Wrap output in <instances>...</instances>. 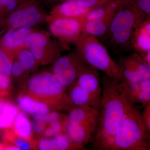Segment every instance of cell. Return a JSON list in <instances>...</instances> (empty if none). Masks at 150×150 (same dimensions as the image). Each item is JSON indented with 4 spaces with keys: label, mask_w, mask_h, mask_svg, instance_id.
<instances>
[{
    "label": "cell",
    "mask_w": 150,
    "mask_h": 150,
    "mask_svg": "<svg viewBox=\"0 0 150 150\" xmlns=\"http://www.w3.org/2000/svg\"><path fill=\"white\" fill-rule=\"evenodd\" d=\"M120 81L119 79L105 74L102 78L98 126L114 135L119 129L123 117L133 105L121 88Z\"/></svg>",
    "instance_id": "6da1fadb"
},
{
    "label": "cell",
    "mask_w": 150,
    "mask_h": 150,
    "mask_svg": "<svg viewBox=\"0 0 150 150\" xmlns=\"http://www.w3.org/2000/svg\"><path fill=\"white\" fill-rule=\"evenodd\" d=\"M25 93L33 99L50 105L54 110L69 111L75 107L67 88L51 73H41L30 78L25 86Z\"/></svg>",
    "instance_id": "7a4b0ae2"
},
{
    "label": "cell",
    "mask_w": 150,
    "mask_h": 150,
    "mask_svg": "<svg viewBox=\"0 0 150 150\" xmlns=\"http://www.w3.org/2000/svg\"><path fill=\"white\" fill-rule=\"evenodd\" d=\"M148 17L135 6H120L105 34L110 46L118 51H126L131 48L134 33Z\"/></svg>",
    "instance_id": "3957f363"
},
{
    "label": "cell",
    "mask_w": 150,
    "mask_h": 150,
    "mask_svg": "<svg viewBox=\"0 0 150 150\" xmlns=\"http://www.w3.org/2000/svg\"><path fill=\"white\" fill-rule=\"evenodd\" d=\"M150 132L143 123L141 113L130 107L115 134L114 150H149Z\"/></svg>",
    "instance_id": "277c9868"
},
{
    "label": "cell",
    "mask_w": 150,
    "mask_h": 150,
    "mask_svg": "<svg viewBox=\"0 0 150 150\" xmlns=\"http://www.w3.org/2000/svg\"><path fill=\"white\" fill-rule=\"evenodd\" d=\"M96 37L82 34L78 41V54L87 64L101 71L105 75L123 80V75L118 64Z\"/></svg>",
    "instance_id": "5b68a950"
},
{
    "label": "cell",
    "mask_w": 150,
    "mask_h": 150,
    "mask_svg": "<svg viewBox=\"0 0 150 150\" xmlns=\"http://www.w3.org/2000/svg\"><path fill=\"white\" fill-rule=\"evenodd\" d=\"M91 66L79 54L62 56L57 59L53 68V74L63 86L67 89L76 82L79 77Z\"/></svg>",
    "instance_id": "8992f818"
},
{
    "label": "cell",
    "mask_w": 150,
    "mask_h": 150,
    "mask_svg": "<svg viewBox=\"0 0 150 150\" xmlns=\"http://www.w3.org/2000/svg\"><path fill=\"white\" fill-rule=\"evenodd\" d=\"M118 64L123 75V80L127 82L137 83L150 79V65L137 53L121 58Z\"/></svg>",
    "instance_id": "52a82bcc"
},
{
    "label": "cell",
    "mask_w": 150,
    "mask_h": 150,
    "mask_svg": "<svg viewBox=\"0 0 150 150\" xmlns=\"http://www.w3.org/2000/svg\"><path fill=\"white\" fill-rule=\"evenodd\" d=\"M83 18H62L51 23V32L56 36L64 39L79 40L82 34Z\"/></svg>",
    "instance_id": "ba28073f"
},
{
    "label": "cell",
    "mask_w": 150,
    "mask_h": 150,
    "mask_svg": "<svg viewBox=\"0 0 150 150\" xmlns=\"http://www.w3.org/2000/svg\"><path fill=\"white\" fill-rule=\"evenodd\" d=\"M120 87L132 105L141 103L145 106L150 103V80L129 83L120 80Z\"/></svg>",
    "instance_id": "9c48e42d"
},
{
    "label": "cell",
    "mask_w": 150,
    "mask_h": 150,
    "mask_svg": "<svg viewBox=\"0 0 150 150\" xmlns=\"http://www.w3.org/2000/svg\"><path fill=\"white\" fill-rule=\"evenodd\" d=\"M120 7L119 5L115 3H112L108 6L107 12L102 18L84 23L82 34L92 35L95 37L105 35L113 16Z\"/></svg>",
    "instance_id": "30bf717a"
},
{
    "label": "cell",
    "mask_w": 150,
    "mask_h": 150,
    "mask_svg": "<svg viewBox=\"0 0 150 150\" xmlns=\"http://www.w3.org/2000/svg\"><path fill=\"white\" fill-rule=\"evenodd\" d=\"M98 126L70 121L68 119L66 133L76 144L84 147L95 135Z\"/></svg>",
    "instance_id": "8fae6325"
},
{
    "label": "cell",
    "mask_w": 150,
    "mask_h": 150,
    "mask_svg": "<svg viewBox=\"0 0 150 150\" xmlns=\"http://www.w3.org/2000/svg\"><path fill=\"white\" fill-rule=\"evenodd\" d=\"M75 83L100 102L102 87L97 70L93 67H90L79 77Z\"/></svg>",
    "instance_id": "7c38bea8"
},
{
    "label": "cell",
    "mask_w": 150,
    "mask_h": 150,
    "mask_svg": "<svg viewBox=\"0 0 150 150\" xmlns=\"http://www.w3.org/2000/svg\"><path fill=\"white\" fill-rule=\"evenodd\" d=\"M40 19L41 15L37 9L30 6L13 12L10 17L9 23L14 28L29 27L37 23Z\"/></svg>",
    "instance_id": "4fadbf2b"
},
{
    "label": "cell",
    "mask_w": 150,
    "mask_h": 150,
    "mask_svg": "<svg viewBox=\"0 0 150 150\" xmlns=\"http://www.w3.org/2000/svg\"><path fill=\"white\" fill-rule=\"evenodd\" d=\"M67 115L70 121L98 126L99 111L91 106H75L69 111Z\"/></svg>",
    "instance_id": "5bb4252c"
},
{
    "label": "cell",
    "mask_w": 150,
    "mask_h": 150,
    "mask_svg": "<svg viewBox=\"0 0 150 150\" xmlns=\"http://www.w3.org/2000/svg\"><path fill=\"white\" fill-rule=\"evenodd\" d=\"M68 95L75 106H91L99 109L100 102L76 83L70 87Z\"/></svg>",
    "instance_id": "9a60e30c"
},
{
    "label": "cell",
    "mask_w": 150,
    "mask_h": 150,
    "mask_svg": "<svg viewBox=\"0 0 150 150\" xmlns=\"http://www.w3.org/2000/svg\"><path fill=\"white\" fill-rule=\"evenodd\" d=\"M17 103L22 111L30 115H45L51 110H54L50 105L37 101L26 95L20 96Z\"/></svg>",
    "instance_id": "2e32d148"
},
{
    "label": "cell",
    "mask_w": 150,
    "mask_h": 150,
    "mask_svg": "<svg viewBox=\"0 0 150 150\" xmlns=\"http://www.w3.org/2000/svg\"><path fill=\"white\" fill-rule=\"evenodd\" d=\"M11 129L17 136L31 143L33 134L31 122L23 112H19Z\"/></svg>",
    "instance_id": "e0dca14e"
},
{
    "label": "cell",
    "mask_w": 150,
    "mask_h": 150,
    "mask_svg": "<svg viewBox=\"0 0 150 150\" xmlns=\"http://www.w3.org/2000/svg\"><path fill=\"white\" fill-rule=\"evenodd\" d=\"M145 21L135 30L131 42V48L141 53L150 51V33L145 27Z\"/></svg>",
    "instance_id": "ac0fdd59"
},
{
    "label": "cell",
    "mask_w": 150,
    "mask_h": 150,
    "mask_svg": "<svg viewBox=\"0 0 150 150\" xmlns=\"http://www.w3.org/2000/svg\"><path fill=\"white\" fill-rule=\"evenodd\" d=\"M30 32L31 29L29 27H21L16 30L8 31L3 38L2 42L3 46L8 48L20 46L25 42Z\"/></svg>",
    "instance_id": "d6986e66"
},
{
    "label": "cell",
    "mask_w": 150,
    "mask_h": 150,
    "mask_svg": "<svg viewBox=\"0 0 150 150\" xmlns=\"http://www.w3.org/2000/svg\"><path fill=\"white\" fill-rule=\"evenodd\" d=\"M25 42L35 60H40L43 58L44 48L47 43L45 36L40 33H31L26 38Z\"/></svg>",
    "instance_id": "ffe728a7"
},
{
    "label": "cell",
    "mask_w": 150,
    "mask_h": 150,
    "mask_svg": "<svg viewBox=\"0 0 150 150\" xmlns=\"http://www.w3.org/2000/svg\"><path fill=\"white\" fill-rule=\"evenodd\" d=\"M115 135L110 134L102 127L98 126L93 146L96 149L114 150Z\"/></svg>",
    "instance_id": "44dd1931"
},
{
    "label": "cell",
    "mask_w": 150,
    "mask_h": 150,
    "mask_svg": "<svg viewBox=\"0 0 150 150\" xmlns=\"http://www.w3.org/2000/svg\"><path fill=\"white\" fill-rule=\"evenodd\" d=\"M91 10L80 6L76 1H71L63 4L59 8V12L64 18H83Z\"/></svg>",
    "instance_id": "7402d4cb"
},
{
    "label": "cell",
    "mask_w": 150,
    "mask_h": 150,
    "mask_svg": "<svg viewBox=\"0 0 150 150\" xmlns=\"http://www.w3.org/2000/svg\"><path fill=\"white\" fill-rule=\"evenodd\" d=\"M19 112L18 108L12 103L6 101L0 113V129H11Z\"/></svg>",
    "instance_id": "603a6c76"
},
{
    "label": "cell",
    "mask_w": 150,
    "mask_h": 150,
    "mask_svg": "<svg viewBox=\"0 0 150 150\" xmlns=\"http://www.w3.org/2000/svg\"><path fill=\"white\" fill-rule=\"evenodd\" d=\"M51 139L53 150H85L84 147L73 142L65 133L56 135Z\"/></svg>",
    "instance_id": "cb8c5ba5"
},
{
    "label": "cell",
    "mask_w": 150,
    "mask_h": 150,
    "mask_svg": "<svg viewBox=\"0 0 150 150\" xmlns=\"http://www.w3.org/2000/svg\"><path fill=\"white\" fill-rule=\"evenodd\" d=\"M68 118L67 115L60 120L49 124L46 126L41 137L49 138L62 133H66V127Z\"/></svg>",
    "instance_id": "d4e9b609"
},
{
    "label": "cell",
    "mask_w": 150,
    "mask_h": 150,
    "mask_svg": "<svg viewBox=\"0 0 150 150\" xmlns=\"http://www.w3.org/2000/svg\"><path fill=\"white\" fill-rule=\"evenodd\" d=\"M3 139L4 142L12 144L18 147L21 150H29L32 149L30 142L17 136L11 129H5Z\"/></svg>",
    "instance_id": "484cf974"
},
{
    "label": "cell",
    "mask_w": 150,
    "mask_h": 150,
    "mask_svg": "<svg viewBox=\"0 0 150 150\" xmlns=\"http://www.w3.org/2000/svg\"><path fill=\"white\" fill-rule=\"evenodd\" d=\"M19 63L25 71L32 69L35 64V59L31 52L28 50L21 51L18 56Z\"/></svg>",
    "instance_id": "4316f807"
},
{
    "label": "cell",
    "mask_w": 150,
    "mask_h": 150,
    "mask_svg": "<svg viewBox=\"0 0 150 150\" xmlns=\"http://www.w3.org/2000/svg\"><path fill=\"white\" fill-rule=\"evenodd\" d=\"M31 124L33 132L40 135V137L47 126L44 115H34Z\"/></svg>",
    "instance_id": "83f0119b"
},
{
    "label": "cell",
    "mask_w": 150,
    "mask_h": 150,
    "mask_svg": "<svg viewBox=\"0 0 150 150\" xmlns=\"http://www.w3.org/2000/svg\"><path fill=\"white\" fill-rule=\"evenodd\" d=\"M107 10V7L105 8L97 7L92 9L84 17V23L102 18L106 13Z\"/></svg>",
    "instance_id": "f1b7e54d"
},
{
    "label": "cell",
    "mask_w": 150,
    "mask_h": 150,
    "mask_svg": "<svg viewBox=\"0 0 150 150\" xmlns=\"http://www.w3.org/2000/svg\"><path fill=\"white\" fill-rule=\"evenodd\" d=\"M32 149L41 150H53L51 139L42 137L39 139H33L31 142Z\"/></svg>",
    "instance_id": "f546056e"
},
{
    "label": "cell",
    "mask_w": 150,
    "mask_h": 150,
    "mask_svg": "<svg viewBox=\"0 0 150 150\" xmlns=\"http://www.w3.org/2000/svg\"><path fill=\"white\" fill-rule=\"evenodd\" d=\"M11 89L10 78L4 73L0 72V95H8Z\"/></svg>",
    "instance_id": "4dcf8cb0"
},
{
    "label": "cell",
    "mask_w": 150,
    "mask_h": 150,
    "mask_svg": "<svg viewBox=\"0 0 150 150\" xmlns=\"http://www.w3.org/2000/svg\"><path fill=\"white\" fill-rule=\"evenodd\" d=\"M65 116L66 115L61 114L58 110H54L44 115L45 121L48 125L60 120Z\"/></svg>",
    "instance_id": "1f68e13d"
},
{
    "label": "cell",
    "mask_w": 150,
    "mask_h": 150,
    "mask_svg": "<svg viewBox=\"0 0 150 150\" xmlns=\"http://www.w3.org/2000/svg\"><path fill=\"white\" fill-rule=\"evenodd\" d=\"M141 116L143 123L150 132V103L145 105Z\"/></svg>",
    "instance_id": "d6a6232c"
},
{
    "label": "cell",
    "mask_w": 150,
    "mask_h": 150,
    "mask_svg": "<svg viewBox=\"0 0 150 150\" xmlns=\"http://www.w3.org/2000/svg\"><path fill=\"white\" fill-rule=\"evenodd\" d=\"M140 10L148 16L150 14V0H137V6Z\"/></svg>",
    "instance_id": "836d02e7"
},
{
    "label": "cell",
    "mask_w": 150,
    "mask_h": 150,
    "mask_svg": "<svg viewBox=\"0 0 150 150\" xmlns=\"http://www.w3.org/2000/svg\"><path fill=\"white\" fill-rule=\"evenodd\" d=\"M100 0H76V1L80 6L90 9L96 8L99 4Z\"/></svg>",
    "instance_id": "e575fe53"
},
{
    "label": "cell",
    "mask_w": 150,
    "mask_h": 150,
    "mask_svg": "<svg viewBox=\"0 0 150 150\" xmlns=\"http://www.w3.org/2000/svg\"><path fill=\"white\" fill-rule=\"evenodd\" d=\"M25 71L21 64L18 62H16L13 64L12 67L11 74L16 77L21 76Z\"/></svg>",
    "instance_id": "d590c367"
},
{
    "label": "cell",
    "mask_w": 150,
    "mask_h": 150,
    "mask_svg": "<svg viewBox=\"0 0 150 150\" xmlns=\"http://www.w3.org/2000/svg\"><path fill=\"white\" fill-rule=\"evenodd\" d=\"M16 6L15 0H0V6L5 7L9 10H12Z\"/></svg>",
    "instance_id": "8d00e7d4"
},
{
    "label": "cell",
    "mask_w": 150,
    "mask_h": 150,
    "mask_svg": "<svg viewBox=\"0 0 150 150\" xmlns=\"http://www.w3.org/2000/svg\"><path fill=\"white\" fill-rule=\"evenodd\" d=\"M8 58L4 52L0 49V72L4 73V66Z\"/></svg>",
    "instance_id": "74e56055"
},
{
    "label": "cell",
    "mask_w": 150,
    "mask_h": 150,
    "mask_svg": "<svg viewBox=\"0 0 150 150\" xmlns=\"http://www.w3.org/2000/svg\"><path fill=\"white\" fill-rule=\"evenodd\" d=\"M4 97V96L0 95V113L1 112L3 107H4V104L6 102Z\"/></svg>",
    "instance_id": "f35d334b"
},
{
    "label": "cell",
    "mask_w": 150,
    "mask_h": 150,
    "mask_svg": "<svg viewBox=\"0 0 150 150\" xmlns=\"http://www.w3.org/2000/svg\"><path fill=\"white\" fill-rule=\"evenodd\" d=\"M0 150H3V147L2 144H0Z\"/></svg>",
    "instance_id": "ab89813d"
},
{
    "label": "cell",
    "mask_w": 150,
    "mask_h": 150,
    "mask_svg": "<svg viewBox=\"0 0 150 150\" xmlns=\"http://www.w3.org/2000/svg\"><path fill=\"white\" fill-rule=\"evenodd\" d=\"M68 1H71V0H68Z\"/></svg>",
    "instance_id": "60d3db41"
},
{
    "label": "cell",
    "mask_w": 150,
    "mask_h": 150,
    "mask_svg": "<svg viewBox=\"0 0 150 150\" xmlns=\"http://www.w3.org/2000/svg\"><path fill=\"white\" fill-rule=\"evenodd\" d=\"M0 10H1V6H0Z\"/></svg>",
    "instance_id": "b9f144b4"
}]
</instances>
